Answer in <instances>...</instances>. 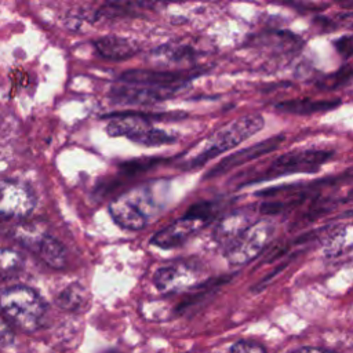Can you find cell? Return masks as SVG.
I'll return each mask as SVG.
<instances>
[{
	"instance_id": "cell-25",
	"label": "cell",
	"mask_w": 353,
	"mask_h": 353,
	"mask_svg": "<svg viewBox=\"0 0 353 353\" xmlns=\"http://www.w3.org/2000/svg\"><path fill=\"white\" fill-rule=\"evenodd\" d=\"M14 331L4 316L0 314V349H7L14 343Z\"/></svg>"
},
{
	"instance_id": "cell-13",
	"label": "cell",
	"mask_w": 353,
	"mask_h": 353,
	"mask_svg": "<svg viewBox=\"0 0 353 353\" xmlns=\"http://www.w3.org/2000/svg\"><path fill=\"white\" fill-rule=\"evenodd\" d=\"M341 105V101L338 98L334 99H290L284 101L276 105V109L285 113H294V114H310V113H319L325 110H332L336 106Z\"/></svg>"
},
{
	"instance_id": "cell-18",
	"label": "cell",
	"mask_w": 353,
	"mask_h": 353,
	"mask_svg": "<svg viewBox=\"0 0 353 353\" xmlns=\"http://www.w3.org/2000/svg\"><path fill=\"white\" fill-rule=\"evenodd\" d=\"M306 199L305 193H296L291 197H288L287 200H273V201H265L261 204L259 210L262 214H268V215H273V214H280L283 211H287L290 208H294L296 205H299L301 203H303Z\"/></svg>"
},
{
	"instance_id": "cell-4",
	"label": "cell",
	"mask_w": 353,
	"mask_h": 353,
	"mask_svg": "<svg viewBox=\"0 0 353 353\" xmlns=\"http://www.w3.org/2000/svg\"><path fill=\"white\" fill-rule=\"evenodd\" d=\"M150 200L146 189L130 190L116 197L109 204V212L113 221L124 229L139 230L149 222Z\"/></svg>"
},
{
	"instance_id": "cell-7",
	"label": "cell",
	"mask_w": 353,
	"mask_h": 353,
	"mask_svg": "<svg viewBox=\"0 0 353 353\" xmlns=\"http://www.w3.org/2000/svg\"><path fill=\"white\" fill-rule=\"evenodd\" d=\"M183 113H167V114H143L135 112H125L114 114V117L109 121L106 131L112 137H127L134 141L138 135L152 127V119H182Z\"/></svg>"
},
{
	"instance_id": "cell-24",
	"label": "cell",
	"mask_w": 353,
	"mask_h": 353,
	"mask_svg": "<svg viewBox=\"0 0 353 353\" xmlns=\"http://www.w3.org/2000/svg\"><path fill=\"white\" fill-rule=\"evenodd\" d=\"M230 353H266L265 347L252 341H239L230 347Z\"/></svg>"
},
{
	"instance_id": "cell-10",
	"label": "cell",
	"mask_w": 353,
	"mask_h": 353,
	"mask_svg": "<svg viewBox=\"0 0 353 353\" xmlns=\"http://www.w3.org/2000/svg\"><path fill=\"white\" fill-rule=\"evenodd\" d=\"M178 90L179 88H156L121 83L112 90L110 97L114 102L123 105H148L168 99Z\"/></svg>"
},
{
	"instance_id": "cell-19",
	"label": "cell",
	"mask_w": 353,
	"mask_h": 353,
	"mask_svg": "<svg viewBox=\"0 0 353 353\" xmlns=\"http://www.w3.org/2000/svg\"><path fill=\"white\" fill-rule=\"evenodd\" d=\"M23 265V256L21 252L11 248H0V273L11 276L17 273Z\"/></svg>"
},
{
	"instance_id": "cell-2",
	"label": "cell",
	"mask_w": 353,
	"mask_h": 353,
	"mask_svg": "<svg viewBox=\"0 0 353 353\" xmlns=\"http://www.w3.org/2000/svg\"><path fill=\"white\" fill-rule=\"evenodd\" d=\"M263 127V117L259 114H248L243 116L237 120H233L225 128L218 131L204 146L201 152H199L193 159L186 163V168L194 170L200 168L218 154L237 146V143L245 141L252 137Z\"/></svg>"
},
{
	"instance_id": "cell-31",
	"label": "cell",
	"mask_w": 353,
	"mask_h": 353,
	"mask_svg": "<svg viewBox=\"0 0 353 353\" xmlns=\"http://www.w3.org/2000/svg\"><path fill=\"white\" fill-rule=\"evenodd\" d=\"M109 353H116V352H109Z\"/></svg>"
},
{
	"instance_id": "cell-8",
	"label": "cell",
	"mask_w": 353,
	"mask_h": 353,
	"mask_svg": "<svg viewBox=\"0 0 353 353\" xmlns=\"http://www.w3.org/2000/svg\"><path fill=\"white\" fill-rule=\"evenodd\" d=\"M193 77L192 73L172 72V70H152V69H132L120 76V83L156 87V88H179L185 81Z\"/></svg>"
},
{
	"instance_id": "cell-11",
	"label": "cell",
	"mask_w": 353,
	"mask_h": 353,
	"mask_svg": "<svg viewBox=\"0 0 353 353\" xmlns=\"http://www.w3.org/2000/svg\"><path fill=\"white\" fill-rule=\"evenodd\" d=\"M199 222L181 218L178 221H174L172 223L167 225L161 230H159L150 240L153 245L161 247V248H172L181 245L183 241H186L197 229Z\"/></svg>"
},
{
	"instance_id": "cell-21",
	"label": "cell",
	"mask_w": 353,
	"mask_h": 353,
	"mask_svg": "<svg viewBox=\"0 0 353 353\" xmlns=\"http://www.w3.org/2000/svg\"><path fill=\"white\" fill-rule=\"evenodd\" d=\"M154 57H160V58H165V59H171L172 62H179V61H185L188 58L193 57V52L189 47H176V46H163L160 48H157L153 52Z\"/></svg>"
},
{
	"instance_id": "cell-26",
	"label": "cell",
	"mask_w": 353,
	"mask_h": 353,
	"mask_svg": "<svg viewBox=\"0 0 353 353\" xmlns=\"http://www.w3.org/2000/svg\"><path fill=\"white\" fill-rule=\"evenodd\" d=\"M161 163V159L159 157H153V159H142V160H135V161H130L127 164H124V168L128 170L130 172H137V171H143L148 170L156 164Z\"/></svg>"
},
{
	"instance_id": "cell-14",
	"label": "cell",
	"mask_w": 353,
	"mask_h": 353,
	"mask_svg": "<svg viewBox=\"0 0 353 353\" xmlns=\"http://www.w3.org/2000/svg\"><path fill=\"white\" fill-rule=\"evenodd\" d=\"M192 273H194V272L189 265H185V263L168 265V266H163V268L157 269V272L154 273L153 281L159 291L174 292L181 285L179 280L190 277L188 274H192Z\"/></svg>"
},
{
	"instance_id": "cell-17",
	"label": "cell",
	"mask_w": 353,
	"mask_h": 353,
	"mask_svg": "<svg viewBox=\"0 0 353 353\" xmlns=\"http://www.w3.org/2000/svg\"><path fill=\"white\" fill-rule=\"evenodd\" d=\"M55 302L63 310H77L85 302V290L80 284H70L58 294Z\"/></svg>"
},
{
	"instance_id": "cell-23",
	"label": "cell",
	"mask_w": 353,
	"mask_h": 353,
	"mask_svg": "<svg viewBox=\"0 0 353 353\" xmlns=\"http://www.w3.org/2000/svg\"><path fill=\"white\" fill-rule=\"evenodd\" d=\"M211 214H212V204L210 201H199L188 208L183 218L199 222V223H204L210 219Z\"/></svg>"
},
{
	"instance_id": "cell-30",
	"label": "cell",
	"mask_w": 353,
	"mask_h": 353,
	"mask_svg": "<svg viewBox=\"0 0 353 353\" xmlns=\"http://www.w3.org/2000/svg\"><path fill=\"white\" fill-rule=\"evenodd\" d=\"M346 201H350V200H353V189L347 193V196H346V199H345Z\"/></svg>"
},
{
	"instance_id": "cell-6",
	"label": "cell",
	"mask_w": 353,
	"mask_h": 353,
	"mask_svg": "<svg viewBox=\"0 0 353 353\" xmlns=\"http://www.w3.org/2000/svg\"><path fill=\"white\" fill-rule=\"evenodd\" d=\"M36 197L29 186L19 181H0V216L22 219L32 214Z\"/></svg>"
},
{
	"instance_id": "cell-27",
	"label": "cell",
	"mask_w": 353,
	"mask_h": 353,
	"mask_svg": "<svg viewBox=\"0 0 353 353\" xmlns=\"http://www.w3.org/2000/svg\"><path fill=\"white\" fill-rule=\"evenodd\" d=\"M336 51L343 57H353V34L342 36L334 41Z\"/></svg>"
},
{
	"instance_id": "cell-22",
	"label": "cell",
	"mask_w": 353,
	"mask_h": 353,
	"mask_svg": "<svg viewBox=\"0 0 353 353\" xmlns=\"http://www.w3.org/2000/svg\"><path fill=\"white\" fill-rule=\"evenodd\" d=\"M352 76H353V68L343 66L338 72L332 73L331 76L324 77L323 81L319 83V85L324 90H335V88L343 85L347 80H350Z\"/></svg>"
},
{
	"instance_id": "cell-9",
	"label": "cell",
	"mask_w": 353,
	"mask_h": 353,
	"mask_svg": "<svg viewBox=\"0 0 353 353\" xmlns=\"http://www.w3.org/2000/svg\"><path fill=\"white\" fill-rule=\"evenodd\" d=\"M284 139H285L284 135H274V137L263 139V141H261V142H258V143H255L252 146L244 148V149H241V150H239V152H236V153L222 159L215 167H212L207 172L205 178L210 179V178L221 176L225 172H228V171H230V170H233V168H236L239 165H243V164H245L248 161H252V160H255V159H258V157H261L263 154H268V153L276 150L279 148V145Z\"/></svg>"
},
{
	"instance_id": "cell-5",
	"label": "cell",
	"mask_w": 353,
	"mask_h": 353,
	"mask_svg": "<svg viewBox=\"0 0 353 353\" xmlns=\"http://www.w3.org/2000/svg\"><path fill=\"white\" fill-rule=\"evenodd\" d=\"M273 233V225L262 221L252 223L234 241H232L225 251L226 259L232 265H244L255 258Z\"/></svg>"
},
{
	"instance_id": "cell-20",
	"label": "cell",
	"mask_w": 353,
	"mask_h": 353,
	"mask_svg": "<svg viewBox=\"0 0 353 353\" xmlns=\"http://www.w3.org/2000/svg\"><path fill=\"white\" fill-rule=\"evenodd\" d=\"M174 141H175V137H172L171 134H168L163 130H157V128H153V127L143 131L141 135H138L134 139V142L141 143V145H146V146L165 145V143H171Z\"/></svg>"
},
{
	"instance_id": "cell-3",
	"label": "cell",
	"mask_w": 353,
	"mask_h": 353,
	"mask_svg": "<svg viewBox=\"0 0 353 353\" xmlns=\"http://www.w3.org/2000/svg\"><path fill=\"white\" fill-rule=\"evenodd\" d=\"M332 156L331 150H301L285 153L273 160L268 168L259 171L247 183L266 181L287 174L295 172H314L323 163L330 160Z\"/></svg>"
},
{
	"instance_id": "cell-12",
	"label": "cell",
	"mask_w": 353,
	"mask_h": 353,
	"mask_svg": "<svg viewBox=\"0 0 353 353\" xmlns=\"http://www.w3.org/2000/svg\"><path fill=\"white\" fill-rule=\"evenodd\" d=\"M94 48L97 52L106 59L121 61L134 57L139 47L132 40L119 37V36H103L94 41Z\"/></svg>"
},
{
	"instance_id": "cell-29",
	"label": "cell",
	"mask_w": 353,
	"mask_h": 353,
	"mask_svg": "<svg viewBox=\"0 0 353 353\" xmlns=\"http://www.w3.org/2000/svg\"><path fill=\"white\" fill-rule=\"evenodd\" d=\"M291 353H332V352H328V350H323V349H319V347H310V346H305V347H299Z\"/></svg>"
},
{
	"instance_id": "cell-1",
	"label": "cell",
	"mask_w": 353,
	"mask_h": 353,
	"mask_svg": "<svg viewBox=\"0 0 353 353\" xmlns=\"http://www.w3.org/2000/svg\"><path fill=\"white\" fill-rule=\"evenodd\" d=\"M0 310L8 323L26 332L40 328L47 313V303L32 288L14 285L0 292Z\"/></svg>"
},
{
	"instance_id": "cell-28",
	"label": "cell",
	"mask_w": 353,
	"mask_h": 353,
	"mask_svg": "<svg viewBox=\"0 0 353 353\" xmlns=\"http://www.w3.org/2000/svg\"><path fill=\"white\" fill-rule=\"evenodd\" d=\"M335 23L342 26V28H346V29H350L353 30V11H343V12H339L335 18Z\"/></svg>"
},
{
	"instance_id": "cell-16",
	"label": "cell",
	"mask_w": 353,
	"mask_h": 353,
	"mask_svg": "<svg viewBox=\"0 0 353 353\" xmlns=\"http://www.w3.org/2000/svg\"><path fill=\"white\" fill-rule=\"evenodd\" d=\"M250 226V215L243 211H239L221 221L215 236L219 241H226L225 244L229 245Z\"/></svg>"
},
{
	"instance_id": "cell-15",
	"label": "cell",
	"mask_w": 353,
	"mask_h": 353,
	"mask_svg": "<svg viewBox=\"0 0 353 353\" xmlns=\"http://www.w3.org/2000/svg\"><path fill=\"white\" fill-rule=\"evenodd\" d=\"M36 252L40 259L46 262L50 268L62 269L66 263V250L59 240L50 234H43L37 244L34 245Z\"/></svg>"
}]
</instances>
